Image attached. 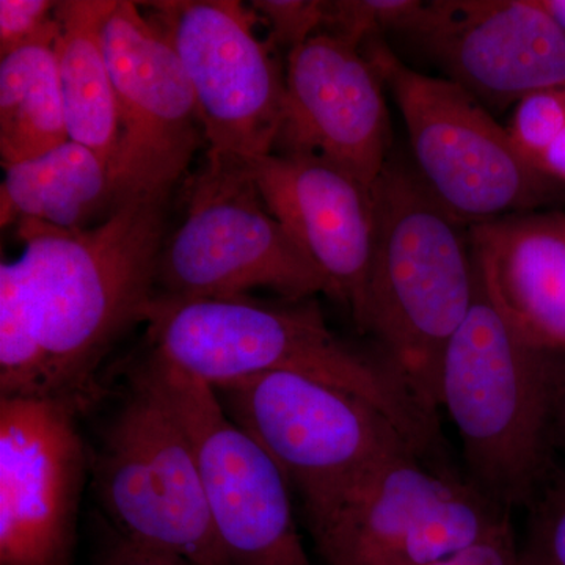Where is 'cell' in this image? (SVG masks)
I'll list each match as a JSON object with an SVG mask.
<instances>
[{"label": "cell", "instance_id": "obj_1", "mask_svg": "<svg viewBox=\"0 0 565 565\" xmlns=\"http://www.w3.org/2000/svg\"><path fill=\"white\" fill-rule=\"evenodd\" d=\"M169 199L118 207L87 230L20 221L14 262L41 352L39 394L79 414L99 396V366L158 294Z\"/></svg>", "mask_w": 565, "mask_h": 565}, {"label": "cell", "instance_id": "obj_2", "mask_svg": "<svg viewBox=\"0 0 565 565\" xmlns=\"http://www.w3.org/2000/svg\"><path fill=\"white\" fill-rule=\"evenodd\" d=\"M152 355L212 388L267 373H294L359 394L393 419L422 455L437 459L441 434L377 352L327 326L313 299L158 296L145 315Z\"/></svg>", "mask_w": 565, "mask_h": 565}, {"label": "cell", "instance_id": "obj_3", "mask_svg": "<svg viewBox=\"0 0 565 565\" xmlns=\"http://www.w3.org/2000/svg\"><path fill=\"white\" fill-rule=\"evenodd\" d=\"M373 195L374 250L360 330L438 423L441 360L478 291L470 226L396 158L386 162Z\"/></svg>", "mask_w": 565, "mask_h": 565}, {"label": "cell", "instance_id": "obj_4", "mask_svg": "<svg viewBox=\"0 0 565 565\" xmlns=\"http://www.w3.org/2000/svg\"><path fill=\"white\" fill-rule=\"evenodd\" d=\"M552 353L505 323L478 278L470 315L441 360L438 404L459 435L471 481L509 511L526 508L555 463Z\"/></svg>", "mask_w": 565, "mask_h": 565}, {"label": "cell", "instance_id": "obj_5", "mask_svg": "<svg viewBox=\"0 0 565 565\" xmlns=\"http://www.w3.org/2000/svg\"><path fill=\"white\" fill-rule=\"evenodd\" d=\"M90 473L115 534L191 565H232L212 523L191 435L150 355L129 375Z\"/></svg>", "mask_w": 565, "mask_h": 565}, {"label": "cell", "instance_id": "obj_6", "mask_svg": "<svg viewBox=\"0 0 565 565\" xmlns=\"http://www.w3.org/2000/svg\"><path fill=\"white\" fill-rule=\"evenodd\" d=\"M307 522L326 565H433L512 520L471 479L408 449Z\"/></svg>", "mask_w": 565, "mask_h": 565}, {"label": "cell", "instance_id": "obj_7", "mask_svg": "<svg viewBox=\"0 0 565 565\" xmlns=\"http://www.w3.org/2000/svg\"><path fill=\"white\" fill-rule=\"evenodd\" d=\"M181 225L163 241L158 296H245L269 289L286 300L327 294L326 278L274 217L250 161L207 150L189 178Z\"/></svg>", "mask_w": 565, "mask_h": 565}, {"label": "cell", "instance_id": "obj_8", "mask_svg": "<svg viewBox=\"0 0 565 565\" xmlns=\"http://www.w3.org/2000/svg\"><path fill=\"white\" fill-rule=\"evenodd\" d=\"M214 392L230 418L280 467L300 494L305 516L332 504L388 457L419 452L370 401L308 375H252Z\"/></svg>", "mask_w": 565, "mask_h": 565}, {"label": "cell", "instance_id": "obj_9", "mask_svg": "<svg viewBox=\"0 0 565 565\" xmlns=\"http://www.w3.org/2000/svg\"><path fill=\"white\" fill-rule=\"evenodd\" d=\"M367 57L403 114L416 174L465 225L531 212L553 196L552 181L515 150L473 93L408 68L382 41Z\"/></svg>", "mask_w": 565, "mask_h": 565}, {"label": "cell", "instance_id": "obj_10", "mask_svg": "<svg viewBox=\"0 0 565 565\" xmlns=\"http://www.w3.org/2000/svg\"><path fill=\"white\" fill-rule=\"evenodd\" d=\"M103 40L118 109L109 163L115 211L170 200L206 141L191 84L166 33L139 3L117 0Z\"/></svg>", "mask_w": 565, "mask_h": 565}, {"label": "cell", "instance_id": "obj_11", "mask_svg": "<svg viewBox=\"0 0 565 565\" xmlns=\"http://www.w3.org/2000/svg\"><path fill=\"white\" fill-rule=\"evenodd\" d=\"M191 84L207 150L256 161L273 154L285 107V70L234 0L152 2Z\"/></svg>", "mask_w": 565, "mask_h": 565}, {"label": "cell", "instance_id": "obj_12", "mask_svg": "<svg viewBox=\"0 0 565 565\" xmlns=\"http://www.w3.org/2000/svg\"><path fill=\"white\" fill-rule=\"evenodd\" d=\"M191 435L212 523L232 565H313L297 531L291 484L230 418L211 385L150 353Z\"/></svg>", "mask_w": 565, "mask_h": 565}, {"label": "cell", "instance_id": "obj_13", "mask_svg": "<svg viewBox=\"0 0 565 565\" xmlns=\"http://www.w3.org/2000/svg\"><path fill=\"white\" fill-rule=\"evenodd\" d=\"M79 412L0 397V565H70L90 456Z\"/></svg>", "mask_w": 565, "mask_h": 565}, {"label": "cell", "instance_id": "obj_14", "mask_svg": "<svg viewBox=\"0 0 565 565\" xmlns=\"http://www.w3.org/2000/svg\"><path fill=\"white\" fill-rule=\"evenodd\" d=\"M382 82L359 44L316 33L286 55L275 150L321 156L373 189L390 159Z\"/></svg>", "mask_w": 565, "mask_h": 565}, {"label": "cell", "instance_id": "obj_15", "mask_svg": "<svg viewBox=\"0 0 565 565\" xmlns=\"http://www.w3.org/2000/svg\"><path fill=\"white\" fill-rule=\"evenodd\" d=\"M407 33L451 81L497 106L565 85V32L539 0L423 2Z\"/></svg>", "mask_w": 565, "mask_h": 565}, {"label": "cell", "instance_id": "obj_16", "mask_svg": "<svg viewBox=\"0 0 565 565\" xmlns=\"http://www.w3.org/2000/svg\"><path fill=\"white\" fill-rule=\"evenodd\" d=\"M274 217L316 264L329 292L362 327L373 262V189L321 156L273 152L250 161Z\"/></svg>", "mask_w": 565, "mask_h": 565}, {"label": "cell", "instance_id": "obj_17", "mask_svg": "<svg viewBox=\"0 0 565 565\" xmlns=\"http://www.w3.org/2000/svg\"><path fill=\"white\" fill-rule=\"evenodd\" d=\"M479 282L520 338L565 352V214L522 212L470 225Z\"/></svg>", "mask_w": 565, "mask_h": 565}, {"label": "cell", "instance_id": "obj_18", "mask_svg": "<svg viewBox=\"0 0 565 565\" xmlns=\"http://www.w3.org/2000/svg\"><path fill=\"white\" fill-rule=\"evenodd\" d=\"M0 223H46L87 230L115 212L109 166L90 148L68 140L25 161L3 167Z\"/></svg>", "mask_w": 565, "mask_h": 565}, {"label": "cell", "instance_id": "obj_19", "mask_svg": "<svg viewBox=\"0 0 565 565\" xmlns=\"http://www.w3.org/2000/svg\"><path fill=\"white\" fill-rule=\"evenodd\" d=\"M117 0H63L55 17L58 77L70 140L95 151L109 166L118 140V109L103 29Z\"/></svg>", "mask_w": 565, "mask_h": 565}, {"label": "cell", "instance_id": "obj_20", "mask_svg": "<svg viewBox=\"0 0 565 565\" xmlns=\"http://www.w3.org/2000/svg\"><path fill=\"white\" fill-rule=\"evenodd\" d=\"M70 140L54 47H25L0 58L2 167Z\"/></svg>", "mask_w": 565, "mask_h": 565}, {"label": "cell", "instance_id": "obj_21", "mask_svg": "<svg viewBox=\"0 0 565 565\" xmlns=\"http://www.w3.org/2000/svg\"><path fill=\"white\" fill-rule=\"evenodd\" d=\"M522 565H565V470L556 462L526 505Z\"/></svg>", "mask_w": 565, "mask_h": 565}, {"label": "cell", "instance_id": "obj_22", "mask_svg": "<svg viewBox=\"0 0 565 565\" xmlns=\"http://www.w3.org/2000/svg\"><path fill=\"white\" fill-rule=\"evenodd\" d=\"M564 128L565 85H557L523 96L505 129L519 154L535 167Z\"/></svg>", "mask_w": 565, "mask_h": 565}, {"label": "cell", "instance_id": "obj_23", "mask_svg": "<svg viewBox=\"0 0 565 565\" xmlns=\"http://www.w3.org/2000/svg\"><path fill=\"white\" fill-rule=\"evenodd\" d=\"M57 2L50 0H0V55L25 47H55L61 22Z\"/></svg>", "mask_w": 565, "mask_h": 565}, {"label": "cell", "instance_id": "obj_24", "mask_svg": "<svg viewBox=\"0 0 565 565\" xmlns=\"http://www.w3.org/2000/svg\"><path fill=\"white\" fill-rule=\"evenodd\" d=\"M250 6L269 22L270 46L288 54L322 32L329 18V2L319 0H255Z\"/></svg>", "mask_w": 565, "mask_h": 565}, {"label": "cell", "instance_id": "obj_25", "mask_svg": "<svg viewBox=\"0 0 565 565\" xmlns=\"http://www.w3.org/2000/svg\"><path fill=\"white\" fill-rule=\"evenodd\" d=\"M433 565H522L512 522Z\"/></svg>", "mask_w": 565, "mask_h": 565}, {"label": "cell", "instance_id": "obj_26", "mask_svg": "<svg viewBox=\"0 0 565 565\" xmlns=\"http://www.w3.org/2000/svg\"><path fill=\"white\" fill-rule=\"evenodd\" d=\"M95 565H191L178 557L166 555L111 534L96 557Z\"/></svg>", "mask_w": 565, "mask_h": 565}, {"label": "cell", "instance_id": "obj_27", "mask_svg": "<svg viewBox=\"0 0 565 565\" xmlns=\"http://www.w3.org/2000/svg\"><path fill=\"white\" fill-rule=\"evenodd\" d=\"M550 444L565 455V352H553L550 364Z\"/></svg>", "mask_w": 565, "mask_h": 565}, {"label": "cell", "instance_id": "obj_28", "mask_svg": "<svg viewBox=\"0 0 565 565\" xmlns=\"http://www.w3.org/2000/svg\"><path fill=\"white\" fill-rule=\"evenodd\" d=\"M535 169L550 180L565 184V128L535 163Z\"/></svg>", "mask_w": 565, "mask_h": 565}, {"label": "cell", "instance_id": "obj_29", "mask_svg": "<svg viewBox=\"0 0 565 565\" xmlns=\"http://www.w3.org/2000/svg\"><path fill=\"white\" fill-rule=\"evenodd\" d=\"M542 9L550 14L553 21L565 32V0H539Z\"/></svg>", "mask_w": 565, "mask_h": 565}]
</instances>
